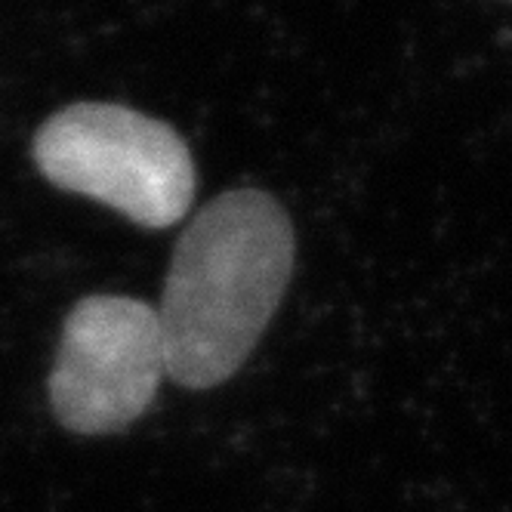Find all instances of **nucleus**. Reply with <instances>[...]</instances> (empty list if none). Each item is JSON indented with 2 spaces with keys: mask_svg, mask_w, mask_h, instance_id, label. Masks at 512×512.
I'll return each instance as SVG.
<instances>
[{
  "mask_svg": "<svg viewBox=\"0 0 512 512\" xmlns=\"http://www.w3.org/2000/svg\"><path fill=\"white\" fill-rule=\"evenodd\" d=\"M294 223L263 189L216 195L173 247L161 297L167 377L213 389L241 371L290 284Z\"/></svg>",
  "mask_w": 512,
  "mask_h": 512,
  "instance_id": "f257e3e1",
  "label": "nucleus"
},
{
  "mask_svg": "<svg viewBox=\"0 0 512 512\" xmlns=\"http://www.w3.org/2000/svg\"><path fill=\"white\" fill-rule=\"evenodd\" d=\"M38 170L62 192L115 207L130 223L167 229L189 213L195 161L182 136L115 102H75L34 136Z\"/></svg>",
  "mask_w": 512,
  "mask_h": 512,
  "instance_id": "f03ea898",
  "label": "nucleus"
},
{
  "mask_svg": "<svg viewBox=\"0 0 512 512\" xmlns=\"http://www.w3.org/2000/svg\"><path fill=\"white\" fill-rule=\"evenodd\" d=\"M167 374L155 306L96 294L68 312L50 371V408L68 432L112 435L136 423Z\"/></svg>",
  "mask_w": 512,
  "mask_h": 512,
  "instance_id": "7ed1b4c3",
  "label": "nucleus"
}]
</instances>
